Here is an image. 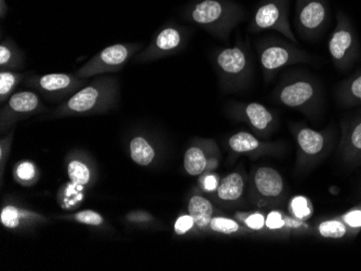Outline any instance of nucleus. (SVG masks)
I'll use <instances>...</instances> for the list:
<instances>
[{"mask_svg": "<svg viewBox=\"0 0 361 271\" xmlns=\"http://www.w3.org/2000/svg\"><path fill=\"white\" fill-rule=\"evenodd\" d=\"M180 16L226 40L231 32L247 18V10L234 0H194L182 9Z\"/></svg>", "mask_w": 361, "mask_h": 271, "instance_id": "1", "label": "nucleus"}, {"mask_svg": "<svg viewBox=\"0 0 361 271\" xmlns=\"http://www.w3.org/2000/svg\"><path fill=\"white\" fill-rule=\"evenodd\" d=\"M118 99V82L114 77H97L88 86H82L76 93L56 107L52 116H84L110 110Z\"/></svg>", "mask_w": 361, "mask_h": 271, "instance_id": "2", "label": "nucleus"}, {"mask_svg": "<svg viewBox=\"0 0 361 271\" xmlns=\"http://www.w3.org/2000/svg\"><path fill=\"white\" fill-rule=\"evenodd\" d=\"M213 64L224 90L235 91L249 84L252 74L251 58L247 47L240 41L235 46L216 51Z\"/></svg>", "mask_w": 361, "mask_h": 271, "instance_id": "3", "label": "nucleus"}, {"mask_svg": "<svg viewBox=\"0 0 361 271\" xmlns=\"http://www.w3.org/2000/svg\"><path fill=\"white\" fill-rule=\"evenodd\" d=\"M272 97L279 104L303 112L315 108L321 99L317 82L299 71L283 76Z\"/></svg>", "mask_w": 361, "mask_h": 271, "instance_id": "4", "label": "nucleus"}, {"mask_svg": "<svg viewBox=\"0 0 361 271\" xmlns=\"http://www.w3.org/2000/svg\"><path fill=\"white\" fill-rule=\"evenodd\" d=\"M257 49L266 80L274 78L277 71L286 66L310 61V56L290 40L266 37L257 43Z\"/></svg>", "mask_w": 361, "mask_h": 271, "instance_id": "5", "label": "nucleus"}, {"mask_svg": "<svg viewBox=\"0 0 361 271\" xmlns=\"http://www.w3.org/2000/svg\"><path fill=\"white\" fill-rule=\"evenodd\" d=\"M289 14L290 0H261L252 16L250 32L275 31L285 36L288 40L298 45V39L291 28Z\"/></svg>", "mask_w": 361, "mask_h": 271, "instance_id": "6", "label": "nucleus"}, {"mask_svg": "<svg viewBox=\"0 0 361 271\" xmlns=\"http://www.w3.org/2000/svg\"><path fill=\"white\" fill-rule=\"evenodd\" d=\"M141 47L140 43H115L93 56L75 75L79 78L89 79L90 77L119 71Z\"/></svg>", "mask_w": 361, "mask_h": 271, "instance_id": "7", "label": "nucleus"}, {"mask_svg": "<svg viewBox=\"0 0 361 271\" xmlns=\"http://www.w3.org/2000/svg\"><path fill=\"white\" fill-rule=\"evenodd\" d=\"M328 0H295L294 26L306 39L317 38L328 25Z\"/></svg>", "mask_w": 361, "mask_h": 271, "instance_id": "8", "label": "nucleus"}, {"mask_svg": "<svg viewBox=\"0 0 361 271\" xmlns=\"http://www.w3.org/2000/svg\"><path fill=\"white\" fill-rule=\"evenodd\" d=\"M189 36V31L184 26L178 25L173 22L165 24L154 36L145 51L139 54L137 61H154L157 58L178 54L185 46Z\"/></svg>", "mask_w": 361, "mask_h": 271, "instance_id": "9", "label": "nucleus"}, {"mask_svg": "<svg viewBox=\"0 0 361 271\" xmlns=\"http://www.w3.org/2000/svg\"><path fill=\"white\" fill-rule=\"evenodd\" d=\"M356 34L349 16L343 11L336 13V25L329 40V54L338 67L345 69L356 56Z\"/></svg>", "mask_w": 361, "mask_h": 271, "instance_id": "10", "label": "nucleus"}, {"mask_svg": "<svg viewBox=\"0 0 361 271\" xmlns=\"http://www.w3.org/2000/svg\"><path fill=\"white\" fill-rule=\"evenodd\" d=\"M86 82L88 79L79 78L76 75L59 73L31 77L26 80L25 84L48 99H62L71 97Z\"/></svg>", "mask_w": 361, "mask_h": 271, "instance_id": "11", "label": "nucleus"}, {"mask_svg": "<svg viewBox=\"0 0 361 271\" xmlns=\"http://www.w3.org/2000/svg\"><path fill=\"white\" fill-rule=\"evenodd\" d=\"M46 110V107L33 91H20L13 93L1 107L0 122L1 131L10 128L19 120Z\"/></svg>", "mask_w": 361, "mask_h": 271, "instance_id": "12", "label": "nucleus"}, {"mask_svg": "<svg viewBox=\"0 0 361 271\" xmlns=\"http://www.w3.org/2000/svg\"><path fill=\"white\" fill-rule=\"evenodd\" d=\"M252 195L259 206L277 202L283 197L285 182L280 173L270 167H259L252 174Z\"/></svg>", "mask_w": 361, "mask_h": 271, "instance_id": "13", "label": "nucleus"}, {"mask_svg": "<svg viewBox=\"0 0 361 271\" xmlns=\"http://www.w3.org/2000/svg\"><path fill=\"white\" fill-rule=\"evenodd\" d=\"M232 113L246 120L251 126L252 129L259 133H266L275 126V114L270 109L257 102L234 105Z\"/></svg>", "mask_w": 361, "mask_h": 271, "instance_id": "14", "label": "nucleus"}, {"mask_svg": "<svg viewBox=\"0 0 361 271\" xmlns=\"http://www.w3.org/2000/svg\"><path fill=\"white\" fill-rule=\"evenodd\" d=\"M325 137L321 132L310 128H300L296 131V143L303 157H315L325 148Z\"/></svg>", "mask_w": 361, "mask_h": 271, "instance_id": "15", "label": "nucleus"}, {"mask_svg": "<svg viewBox=\"0 0 361 271\" xmlns=\"http://www.w3.org/2000/svg\"><path fill=\"white\" fill-rule=\"evenodd\" d=\"M189 214L194 218L197 228L206 231L213 218V206L202 196H194L189 202Z\"/></svg>", "mask_w": 361, "mask_h": 271, "instance_id": "16", "label": "nucleus"}, {"mask_svg": "<svg viewBox=\"0 0 361 271\" xmlns=\"http://www.w3.org/2000/svg\"><path fill=\"white\" fill-rule=\"evenodd\" d=\"M244 190V180L240 173H231L220 182L216 196L220 200L233 202L242 198Z\"/></svg>", "mask_w": 361, "mask_h": 271, "instance_id": "17", "label": "nucleus"}, {"mask_svg": "<svg viewBox=\"0 0 361 271\" xmlns=\"http://www.w3.org/2000/svg\"><path fill=\"white\" fill-rule=\"evenodd\" d=\"M43 216L34 213L31 211L23 210L14 206L3 207L0 212V222L3 227L8 229L19 228L21 225H23L26 222L33 221V220H41Z\"/></svg>", "mask_w": 361, "mask_h": 271, "instance_id": "18", "label": "nucleus"}, {"mask_svg": "<svg viewBox=\"0 0 361 271\" xmlns=\"http://www.w3.org/2000/svg\"><path fill=\"white\" fill-rule=\"evenodd\" d=\"M211 160L208 159L206 152L199 146H191L184 155V169L191 176H198L207 170Z\"/></svg>", "mask_w": 361, "mask_h": 271, "instance_id": "19", "label": "nucleus"}, {"mask_svg": "<svg viewBox=\"0 0 361 271\" xmlns=\"http://www.w3.org/2000/svg\"><path fill=\"white\" fill-rule=\"evenodd\" d=\"M23 54L11 39H5L0 45V67L1 71L19 69L23 66Z\"/></svg>", "mask_w": 361, "mask_h": 271, "instance_id": "20", "label": "nucleus"}, {"mask_svg": "<svg viewBox=\"0 0 361 271\" xmlns=\"http://www.w3.org/2000/svg\"><path fill=\"white\" fill-rule=\"evenodd\" d=\"M130 156L137 165L148 167L155 159L156 152L145 137H135L130 142Z\"/></svg>", "mask_w": 361, "mask_h": 271, "instance_id": "21", "label": "nucleus"}, {"mask_svg": "<svg viewBox=\"0 0 361 271\" xmlns=\"http://www.w3.org/2000/svg\"><path fill=\"white\" fill-rule=\"evenodd\" d=\"M84 188L73 182H67V185L61 188L58 196L60 206L64 210H73L78 207L84 199Z\"/></svg>", "mask_w": 361, "mask_h": 271, "instance_id": "22", "label": "nucleus"}, {"mask_svg": "<svg viewBox=\"0 0 361 271\" xmlns=\"http://www.w3.org/2000/svg\"><path fill=\"white\" fill-rule=\"evenodd\" d=\"M229 146L237 154H248L261 150L262 143L249 132L240 131L229 137Z\"/></svg>", "mask_w": 361, "mask_h": 271, "instance_id": "23", "label": "nucleus"}, {"mask_svg": "<svg viewBox=\"0 0 361 271\" xmlns=\"http://www.w3.org/2000/svg\"><path fill=\"white\" fill-rule=\"evenodd\" d=\"M67 174L69 180L75 182L77 185L86 186L91 184L92 171L88 163L79 158L71 159L67 163Z\"/></svg>", "mask_w": 361, "mask_h": 271, "instance_id": "24", "label": "nucleus"}, {"mask_svg": "<svg viewBox=\"0 0 361 271\" xmlns=\"http://www.w3.org/2000/svg\"><path fill=\"white\" fill-rule=\"evenodd\" d=\"M25 75L12 71H1L0 73V101L5 103L12 95L16 86L23 80Z\"/></svg>", "mask_w": 361, "mask_h": 271, "instance_id": "25", "label": "nucleus"}, {"mask_svg": "<svg viewBox=\"0 0 361 271\" xmlns=\"http://www.w3.org/2000/svg\"><path fill=\"white\" fill-rule=\"evenodd\" d=\"M14 180L24 186H30L35 184L36 180L38 178V170L37 167L31 161H22L14 167L13 171Z\"/></svg>", "mask_w": 361, "mask_h": 271, "instance_id": "26", "label": "nucleus"}, {"mask_svg": "<svg viewBox=\"0 0 361 271\" xmlns=\"http://www.w3.org/2000/svg\"><path fill=\"white\" fill-rule=\"evenodd\" d=\"M290 211L292 215L299 221H305L313 213L310 201L303 196L293 198L290 202Z\"/></svg>", "mask_w": 361, "mask_h": 271, "instance_id": "27", "label": "nucleus"}, {"mask_svg": "<svg viewBox=\"0 0 361 271\" xmlns=\"http://www.w3.org/2000/svg\"><path fill=\"white\" fill-rule=\"evenodd\" d=\"M341 97L349 103L361 104V73L356 75L342 88Z\"/></svg>", "mask_w": 361, "mask_h": 271, "instance_id": "28", "label": "nucleus"}, {"mask_svg": "<svg viewBox=\"0 0 361 271\" xmlns=\"http://www.w3.org/2000/svg\"><path fill=\"white\" fill-rule=\"evenodd\" d=\"M209 228L214 233H222V235H234L240 231V225L232 218L218 216L212 218Z\"/></svg>", "mask_w": 361, "mask_h": 271, "instance_id": "29", "label": "nucleus"}, {"mask_svg": "<svg viewBox=\"0 0 361 271\" xmlns=\"http://www.w3.org/2000/svg\"><path fill=\"white\" fill-rule=\"evenodd\" d=\"M318 231L323 238L340 239L346 235V226L338 221H326L318 226Z\"/></svg>", "mask_w": 361, "mask_h": 271, "instance_id": "30", "label": "nucleus"}, {"mask_svg": "<svg viewBox=\"0 0 361 271\" xmlns=\"http://www.w3.org/2000/svg\"><path fill=\"white\" fill-rule=\"evenodd\" d=\"M71 217L74 218L75 221L78 222V223L84 224V225L99 227V226L104 224L103 216L95 212V211L92 210L80 211V212L71 216Z\"/></svg>", "mask_w": 361, "mask_h": 271, "instance_id": "31", "label": "nucleus"}, {"mask_svg": "<svg viewBox=\"0 0 361 271\" xmlns=\"http://www.w3.org/2000/svg\"><path fill=\"white\" fill-rule=\"evenodd\" d=\"M195 227V221L189 214L180 216L174 224V231L178 236H183Z\"/></svg>", "mask_w": 361, "mask_h": 271, "instance_id": "32", "label": "nucleus"}, {"mask_svg": "<svg viewBox=\"0 0 361 271\" xmlns=\"http://www.w3.org/2000/svg\"><path fill=\"white\" fill-rule=\"evenodd\" d=\"M244 225L251 231H261L266 226V218L261 213H253L244 217Z\"/></svg>", "mask_w": 361, "mask_h": 271, "instance_id": "33", "label": "nucleus"}, {"mask_svg": "<svg viewBox=\"0 0 361 271\" xmlns=\"http://www.w3.org/2000/svg\"><path fill=\"white\" fill-rule=\"evenodd\" d=\"M286 226V221L283 216L277 211H272L266 217V227L270 231H278L283 228Z\"/></svg>", "mask_w": 361, "mask_h": 271, "instance_id": "34", "label": "nucleus"}, {"mask_svg": "<svg viewBox=\"0 0 361 271\" xmlns=\"http://www.w3.org/2000/svg\"><path fill=\"white\" fill-rule=\"evenodd\" d=\"M351 146L357 152H361V119L357 121L349 135Z\"/></svg>", "mask_w": 361, "mask_h": 271, "instance_id": "35", "label": "nucleus"}, {"mask_svg": "<svg viewBox=\"0 0 361 271\" xmlns=\"http://www.w3.org/2000/svg\"><path fill=\"white\" fill-rule=\"evenodd\" d=\"M202 188H204L206 191L208 193H212V191H216L218 187H219V180H218V176L216 174L206 175L204 178H202Z\"/></svg>", "mask_w": 361, "mask_h": 271, "instance_id": "36", "label": "nucleus"}, {"mask_svg": "<svg viewBox=\"0 0 361 271\" xmlns=\"http://www.w3.org/2000/svg\"><path fill=\"white\" fill-rule=\"evenodd\" d=\"M343 220L351 227H361V210L351 211L343 216Z\"/></svg>", "mask_w": 361, "mask_h": 271, "instance_id": "37", "label": "nucleus"}, {"mask_svg": "<svg viewBox=\"0 0 361 271\" xmlns=\"http://www.w3.org/2000/svg\"><path fill=\"white\" fill-rule=\"evenodd\" d=\"M127 218L129 221L135 222V223H144V222H150L153 220V217L145 212H133V213L129 214Z\"/></svg>", "mask_w": 361, "mask_h": 271, "instance_id": "38", "label": "nucleus"}, {"mask_svg": "<svg viewBox=\"0 0 361 271\" xmlns=\"http://www.w3.org/2000/svg\"><path fill=\"white\" fill-rule=\"evenodd\" d=\"M7 12H8V5L5 0H0V18L5 19Z\"/></svg>", "mask_w": 361, "mask_h": 271, "instance_id": "39", "label": "nucleus"}]
</instances>
